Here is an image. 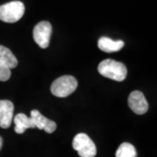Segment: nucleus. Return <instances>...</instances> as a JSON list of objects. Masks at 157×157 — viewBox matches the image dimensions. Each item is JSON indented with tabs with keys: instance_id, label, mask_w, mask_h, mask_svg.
<instances>
[{
	"instance_id": "10",
	"label": "nucleus",
	"mask_w": 157,
	"mask_h": 157,
	"mask_svg": "<svg viewBox=\"0 0 157 157\" xmlns=\"http://www.w3.org/2000/svg\"><path fill=\"white\" fill-rule=\"evenodd\" d=\"M15 123V132L17 134H24L25 131L28 128H35L33 121L31 117H28L25 113H17L14 117Z\"/></svg>"
},
{
	"instance_id": "14",
	"label": "nucleus",
	"mask_w": 157,
	"mask_h": 157,
	"mask_svg": "<svg viewBox=\"0 0 157 157\" xmlns=\"http://www.w3.org/2000/svg\"><path fill=\"white\" fill-rule=\"evenodd\" d=\"M2 146H3V139H2V137L0 136V149H1Z\"/></svg>"
},
{
	"instance_id": "12",
	"label": "nucleus",
	"mask_w": 157,
	"mask_h": 157,
	"mask_svg": "<svg viewBox=\"0 0 157 157\" xmlns=\"http://www.w3.org/2000/svg\"><path fill=\"white\" fill-rule=\"evenodd\" d=\"M137 153L135 147L131 143L123 142L118 147L115 156L116 157H136Z\"/></svg>"
},
{
	"instance_id": "1",
	"label": "nucleus",
	"mask_w": 157,
	"mask_h": 157,
	"mask_svg": "<svg viewBox=\"0 0 157 157\" xmlns=\"http://www.w3.org/2000/svg\"><path fill=\"white\" fill-rule=\"evenodd\" d=\"M98 72L105 78L115 81H123L128 74L127 67L123 63L111 59L101 61L98 66Z\"/></svg>"
},
{
	"instance_id": "2",
	"label": "nucleus",
	"mask_w": 157,
	"mask_h": 157,
	"mask_svg": "<svg viewBox=\"0 0 157 157\" xmlns=\"http://www.w3.org/2000/svg\"><path fill=\"white\" fill-rule=\"evenodd\" d=\"M78 86V81L73 76L65 75L55 79L51 86L52 94L59 98H65L72 94Z\"/></svg>"
},
{
	"instance_id": "7",
	"label": "nucleus",
	"mask_w": 157,
	"mask_h": 157,
	"mask_svg": "<svg viewBox=\"0 0 157 157\" xmlns=\"http://www.w3.org/2000/svg\"><path fill=\"white\" fill-rule=\"evenodd\" d=\"M14 105L7 100L0 101V127L2 128H9L13 120Z\"/></svg>"
},
{
	"instance_id": "13",
	"label": "nucleus",
	"mask_w": 157,
	"mask_h": 157,
	"mask_svg": "<svg viewBox=\"0 0 157 157\" xmlns=\"http://www.w3.org/2000/svg\"><path fill=\"white\" fill-rule=\"evenodd\" d=\"M11 69L0 61V81H6L11 77Z\"/></svg>"
},
{
	"instance_id": "6",
	"label": "nucleus",
	"mask_w": 157,
	"mask_h": 157,
	"mask_svg": "<svg viewBox=\"0 0 157 157\" xmlns=\"http://www.w3.org/2000/svg\"><path fill=\"white\" fill-rule=\"evenodd\" d=\"M128 106L136 114H144L148 110V103L140 91H134L128 96Z\"/></svg>"
},
{
	"instance_id": "5",
	"label": "nucleus",
	"mask_w": 157,
	"mask_h": 157,
	"mask_svg": "<svg viewBox=\"0 0 157 157\" xmlns=\"http://www.w3.org/2000/svg\"><path fill=\"white\" fill-rule=\"evenodd\" d=\"M52 32V27L48 21L38 23L33 29V39L35 43H37L40 48H47L50 44Z\"/></svg>"
},
{
	"instance_id": "11",
	"label": "nucleus",
	"mask_w": 157,
	"mask_h": 157,
	"mask_svg": "<svg viewBox=\"0 0 157 157\" xmlns=\"http://www.w3.org/2000/svg\"><path fill=\"white\" fill-rule=\"evenodd\" d=\"M0 61L4 63L10 69L15 68L17 66V59L11 51L4 45H0Z\"/></svg>"
},
{
	"instance_id": "9",
	"label": "nucleus",
	"mask_w": 157,
	"mask_h": 157,
	"mask_svg": "<svg viewBox=\"0 0 157 157\" xmlns=\"http://www.w3.org/2000/svg\"><path fill=\"white\" fill-rule=\"evenodd\" d=\"M124 46L122 40L114 41L107 37H101L98 41V47L105 52H115L120 51Z\"/></svg>"
},
{
	"instance_id": "8",
	"label": "nucleus",
	"mask_w": 157,
	"mask_h": 157,
	"mask_svg": "<svg viewBox=\"0 0 157 157\" xmlns=\"http://www.w3.org/2000/svg\"><path fill=\"white\" fill-rule=\"evenodd\" d=\"M31 118L33 119L35 128H37L43 129L48 134H52L56 130L57 124L53 121L45 118L36 109L31 111Z\"/></svg>"
},
{
	"instance_id": "4",
	"label": "nucleus",
	"mask_w": 157,
	"mask_h": 157,
	"mask_svg": "<svg viewBox=\"0 0 157 157\" xmlns=\"http://www.w3.org/2000/svg\"><path fill=\"white\" fill-rule=\"evenodd\" d=\"M73 147L80 157H94L97 154L94 142L84 133L75 135L73 140Z\"/></svg>"
},
{
	"instance_id": "3",
	"label": "nucleus",
	"mask_w": 157,
	"mask_h": 157,
	"mask_svg": "<svg viewBox=\"0 0 157 157\" xmlns=\"http://www.w3.org/2000/svg\"><path fill=\"white\" fill-rule=\"evenodd\" d=\"M25 5L20 1H11L0 6V20L6 23H16L24 16Z\"/></svg>"
}]
</instances>
